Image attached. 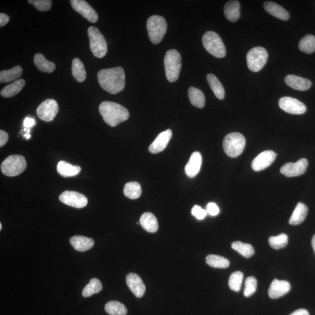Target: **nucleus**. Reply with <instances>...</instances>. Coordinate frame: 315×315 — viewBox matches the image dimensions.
<instances>
[{"label": "nucleus", "mask_w": 315, "mask_h": 315, "mask_svg": "<svg viewBox=\"0 0 315 315\" xmlns=\"http://www.w3.org/2000/svg\"><path fill=\"white\" fill-rule=\"evenodd\" d=\"M8 134L5 131L1 130L0 131V147L4 146L8 142Z\"/></svg>", "instance_id": "45"}, {"label": "nucleus", "mask_w": 315, "mask_h": 315, "mask_svg": "<svg viewBox=\"0 0 315 315\" xmlns=\"http://www.w3.org/2000/svg\"><path fill=\"white\" fill-rule=\"evenodd\" d=\"M189 98L193 106L203 108L205 106V97L203 92L195 87H190L188 91Z\"/></svg>", "instance_id": "31"}, {"label": "nucleus", "mask_w": 315, "mask_h": 315, "mask_svg": "<svg viewBox=\"0 0 315 315\" xmlns=\"http://www.w3.org/2000/svg\"><path fill=\"white\" fill-rule=\"evenodd\" d=\"M308 209L307 206L303 203H298L293 214H292L289 223L291 225H297L303 222L308 214Z\"/></svg>", "instance_id": "25"}, {"label": "nucleus", "mask_w": 315, "mask_h": 315, "mask_svg": "<svg viewBox=\"0 0 315 315\" xmlns=\"http://www.w3.org/2000/svg\"><path fill=\"white\" fill-rule=\"evenodd\" d=\"M22 74V68L19 65L12 68L10 70L0 72V83H6L14 81L20 77Z\"/></svg>", "instance_id": "30"}, {"label": "nucleus", "mask_w": 315, "mask_h": 315, "mask_svg": "<svg viewBox=\"0 0 315 315\" xmlns=\"http://www.w3.org/2000/svg\"><path fill=\"white\" fill-rule=\"evenodd\" d=\"M300 50L307 54L313 53L315 51V37L313 35H307L301 39L298 45Z\"/></svg>", "instance_id": "36"}, {"label": "nucleus", "mask_w": 315, "mask_h": 315, "mask_svg": "<svg viewBox=\"0 0 315 315\" xmlns=\"http://www.w3.org/2000/svg\"><path fill=\"white\" fill-rule=\"evenodd\" d=\"M64 204L77 209H82L88 204V199L84 195L74 191H65L59 196Z\"/></svg>", "instance_id": "11"}, {"label": "nucleus", "mask_w": 315, "mask_h": 315, "mask_svg": "<svg viewBox=\"0 0 315 315\" xmlns=\"http://www.w3.org/2000/svg\"><path fill=\"white\" fill-rule=\"evenodd\" d=\"M126 283L130 291L137 298L142 297L145 293V285L139 275L135 273L128 274L126 277Z\"/></svg>", "instance_id": "17"}, {"label": "nucleus", "mask_w": 315, "mask_h": 315, "mask_svg": "<svg viewBox=\"0 0 315 315\" xmlns=\"http://www.w3.org/2000/svg\"><path fill=\"white\" fill-rule=\"evenodd\" d=\"M90 39V49L94 56L101 58L106 55L107 52V43L101 32L96 27L91 26L88 29Z\"/></svg>", "instance_id": "7"}, {"label": "nucleus", "mask_w": 315, "mask_h": 315, "mask_svg": "<svg viewBox=\"0 0 315 315\" xmlns=\"http://www.w3.org/2000/svg\"><path fill=\"white\" fill-rule=\"evenodd\" d=\"M285 83L293 89L305 91L311 87V81L308 79L297 76L295 75H288L285 78Z\"/></svg>", "instance_id": "20"}, {"label": "nucleus", "mask_w": 315, "mask_h": 315, "mask_svg": "<svg viewBox=\"0 0 315 315\" xmlns=\"http://www.w3.org/2000/svg\"><path fill=\"white\" fill-rule=\"evenodd\" d=\"M58 105L54 100L49 99L44 101L39 105L37 110V115L42 120L51 121L57 115Z\"/></svg>", "instance_id": "10"}, {"label": "nucleus", "mask_w": 315, "mask_h": 315, "mask_svg": "<svg viewBox=\"0 0 315 315\" xmlns=\"http://www.w3.org/2000/svg\"><path fill=\"white\" fill-rule=\"evenodd\" d=\"M98 81L105 91L117 94L125 87V73L120 67L103 69L98 73Z\"/></svg>", "instance_id": "1"}, {"label": "nucleus", "mask_w": 315, "mask_h": 315, "mask_svg": "<svg viewBox=\"0 0 315 315\" xmlns=\"http://www.w3.org/2000/svg\"><path fill=\"white\" fill-rule=\"evenodd\" d=\"M166 78L170 83L178 80L182 67V59L179 52L171 49L166 52L164 57Z\"/></svg>", "instance_id": "3"}, {"label": "nucleus", "mask_w": 315, "mask_h": 315, "mask_svg": "<svg viewBox=\"0 0 315 315\" xmlns=\"http://www.w3.org/2000/svg\"><path fill=\"white\" fill-rule=\"evenodd\" d=\"M232 248L245 258H251L255 254L254 249L251 245L240 241L233 242Z\"/></svg>", "instance_id": "38"}, {"label": "nucleus", "mask_w": 315, "mask_h": 315, "mask_svg": "<svg viewBox=\"0 0 315 315\" xmlns=\"http://www.w3.org/2000/svg\"><path fill=\"white\" fill-rule=\"evenodd\" d=\"M268 52L262 47H255L249 51L247 55L248 67L251 71L257 73L267 63Z\"/></svg>", "instance_id": "9"}, {"label": "nucleus", "mask_w": 315, "mask_h": 315, "mask_svg": "<svg viewBox=\"0 0 315 315\" xmlns=\"http://www.w3.org/2000/svg\"><path fill=\"white\" fill-rule=\"evenodd\" d=\"M99 110L105 122L111 127L117 126L129 117L126 107L113 102H103L100 105Z\"/></svg>", "instance_id": "2"}, {"label": "nucleus", "mask_w": 315, "mask_h": 315, "mask_svg": "<svg viewBox=\"0 0 315 315\" xmlns=\"http://www.w3.org/2000/svg\"><path fill=\"white\" fill-rule=\"evenodd\" d=\"M72 7L84 18L92 23L97 22L98 15L95 9L84 0H71Z\"/></svg>", "instance_id": "13"}, {"label": "nucleus", "mask_w": 315, "mask_h": 315, "mask_svg": "<svg viewBox=\"0 0 315 315\" xmlns=\"http://www.w3.org/2000/svg\"><path fill=\"white\" fill-rule=\"evenodd\" d=\"M207 80L210 88L214 93L215 96L218 99L222 100L225 97V90L220 81L216 77L215 75L212 74H209L207 76Z\"/></svg>", "instance_id": "28"}, {"label": "nucleus", "mask_w": 315, "mask_h": 315, "mask_svg": "<svg viewBox=\"0 0 315 315\" xmlns=\"http://www.w3.org/2000/svg\"><path fill=\"white\" fill-rule=\"evenodd\" d=\"M246 145L245 138L239 133L227 134L223 141V147L226 155L231 158L240 156Z\"/></svg>", "instance_id": "6"}, {"label": "nucleus", "mask_w": 315, "mask_h": 315, "mask_svg": "<svg viewBox=\"0 0 315 315\" xmlns=\"http://www.w3.org/2000/svg\"><path fill=\"white\" fill-rule=\"evenodd\" d=\"M192 214L195 216L197 219L201 220L206 217L208 214V212L206 210L203 209L201 207L195 205L192 209Z\"/></svg>", "instance_id": "43"}, {"label": "nucleus", "mask_w": 315, "mask_h": 315, "mask_svg": "<svg viewBox=\"0 0 315 315\" xmlns=\"http://www.w3.org/2000/svg\"><path fill=\"white\" fill-rule=\"evenodd\" d=\"M244 279V274L241 271H235L232 273L229 278L228 285L231 290L235 292L241 290Z\"/></svg>", "instance_id": "39"}, {"label": "nucleus", "mask_w": 315, "mask_h": 315, "mask_svg": "<svg viewBox=\"0 0 315 315\" xmlns=\"http://www.w3.org/2000/svg\"><path fill=\"white\" fill-rule=\"evenodd\" d=\"M206 211L210 215L215 216L218 214L219 209L215 203H210L207 206Z\"/></svg>", "instance_id": "44"}, {"label": "nucleus", "mask_w": 315, "mask_h": 315, "mask_svg": "<svg viewBox=\"0 0 315 315\" xmlns=\"http://www.w3.org/2000/svg\"><path fill=\"white\" fill-rule=\"evenodd\" d=\"M206 261L207 264L214 268H227L230 264L227 259L215 255H208L206 257Z\"/></svg>", "instance_id": "35"}, {"label": "nucleus", "mask_w": 315, "mask_h": 315, "mask_svg": "<svg viewBox=\"0 0 315 315\" xmlns=\"http://www.w3.org/2000/svg\"><path fill=\"white\" fill-rule=\"evenodd\" d=\"M290 289L291 285L288 281L274 279L269 288L268 295L272 299H277L287 294Z\"/></svg>", "instance_id": "18"}, {"label": "nucleus", "mask_w": 315, "mask_h": 315, "mask_svg": "<svg viewBox=\"0 0 315 315\" xmlns=\"http://www.w3.org/2000/svg\"><path fill=\"white\" fill-rule=\"evenodd\" d=\"M202 163V156L199 152L193 153L188 163H187L185 170L186 175L189 178H194L199 173L201 168Z\"/></svg>", "instance_id": "19"}, {"label": "nucleus", "mask_w": 315, "mask_h": 315, "mask_svg": "<svg viewBox=\"0 0 315 315\" xmlns=\"http://www.w3.org/2000/svg\"><path fill=\"white\" fill-rule=\"evenodd\" d=\"M312 246H313L314 250L315 253V234L313 236V239H312Z\"/></svg>", "instance_id": "49"}, {"label": "nucleus", "mask_w": 315, "mask_h": 315, "mask_svg": "<svg viewBox=\"0 0 315 315\" xmlns=\"http://www.w3.org/2000/svg\"><path fill=\"white\" fill-rule=\"evenodd\" d=\"M103 290V284L98 278H92L83 291V297H89L94 294L99 293Z\"/></svg>", "instance_id": "37"}, {"label": "nucleus", "mask_w": 315, "mask_h": 315, "mask_svg": "<svg viewBox=\"0 0 315 315\" xmlns=\"http://www.w3.org/2000/svg\"><path fill=\"white\" fill-rule=\"evenodd\" d=\"M25 85V81L23 79H19L16 80L14 83L6 85L1 91V95L2 97L9 98L15 96L16 94L20 93L23 88Z\"/></svg>", "instance_id": "27"}, {"label": "nucleus", "mask_w": 315, "mask_h": 315, "mask_svg": "<svg viewBox=\"0 0 315 315\" xmlns=\"http://www.w3.org/2000/svg\"><path fill=\"white\" fill-rule=\"evenodd\" d=\"M268 242L272 248L278 250L286 247L288 242V236L285 234H281L278 236H271L268 239Z\"/></svg>", "instance_id": "40"}, {"label": "nucleus", "mask_w": 315, "mask_h": 315, "mask_svg": "<svg viewBox=\"0 0 315 315\" xmlns=\"http://www.w3.org/2000/svg\"><path fill=\"white\" fill-rule=\"evenodd\" d=\"M264 8L268 14L281 20L287 21L290 18V14L286 9L277 3L271 1L265 2Z\"/></svg>", "instance_id": "21"}, {"label": "nucleus", "mask_w": 315, "mask_h": 315, "mask_svg": "<svg viewBox=\"0 0 315 315\" xmlns=\"http://www.w3.org/2000/svg\"><path fill=\"white\" fill-rule=\"evenodd\" d=\"M25 158L19 155L9 156L2 162L1 165V172L7 176H16L20 175L26 168Z\"/></svg>", "instance_id": "8"}, {"label": "nucleus", "mask_w": 315, "mask_h": 315, "mask_svg": "<svg viewBox=\"0 0 315 315\" xmlns=\"http://www.w3.org/2000/svg\"><path fill=\"white\" fill-rule=\"evenodd\" d=\"M25 137H26V139H30L31 137V135L30 134L27 133V134H25V135L24 136Z\"/></svg>", "instance_id": "50"}, {"label": "nucleus", "mask_w": 315, "mask_h": 315, "mask_svg": "<svg viewBox=\"0 0 315 315\" xmlns=\"http://www.w3.org/2000/svg\"><path fill=\"white\" fill-rule=\"evenodd\" d=\"M105 310L110 315H126V308L123 304L116 301H111L105 305Z\"/></svg>", "instance_id": "34"}, {"label": "nucleus", "mask_w": 315, "mask_h": 315, "mask_svg": "<svg viewBox=\"0 0 315 315\" xmlns=\"http://www.w3.org/2000/svg\"><path fill=\"white\" fill-rule=\"evenodd\" d=\"M34 64L43 73H51L55 69V65L52 62L47 60L41 53L36 54L34 57Z\"/></svg>", "instance_id": "29"}, {"label": "nucleus", "mask_w": 315, "mask_h": 315, "mask_svg": "<svg viewBox=\"0 0 315 315\" xmlns=\"http://www.w3.org/2000/svg\"><path fill=\"white\" fill-rule=\"evenodd\" d=\"M203 47L210 54L217 58H223L226 55V49L222 39L216 33L208 31L203 36Z\"/></svg>", "instance_id": "5"}, {"label": "nucleus", "mask_w": 315, "mask_h": 315, "mask_svg": "<svg viewBox=\"0 0 315 315\" xmlns=\"http://www.w3.org/2000/svg\"><path fill=\"white\" fill-rule=\"evenodd\" d=\"M70 242L72 247L78 252H85L89 250L94 245V241L93 239L85 237L84 236H73L70 238Z\"/></svg>", "instance_id": "22"}, {"label": "nucleus", "mask_w": 315, "mask_h": 315, "mask_svg": "<svg viewBox=\"0 0 315 315\" xmlns=\"http://www.w3.org/2000/svg\"><path fill=\"white\" fill-rule=\"evenodd\" d=\"M172 131L168 129L159 134L155 140L149 147V152L152 154H157L163 152L171 139Z\"/></svg>", "instance_id": "16"}, {"label": "nucleus", "mask_w": 315, "mask_h": 315, "mask_svg": "<svg viewBox=\"0 0 315 315\" xmlns=\"http://www.w3.org/2000/svg\"><path fill=\"white\" fill-rule=\"evenodd\" d=\"M9 21V18L7 15L4 14V13L0 14V26L1 27L8 24Z\"/></svg>", "instance_id": "46"}, {"label": "nucleus", "mask_w": 315, "mask_h": 315, "mask_svg": "<svg viewBox=\"0 0 315 315\" xmlns=\"http://www.w3.org/2000/svg\"><path fill=\"white\" fill-rule=\"evenodd\" d=\"M35 121L34 119H32V118L26 117L24 121V126L25 128L32 127L35 125Z\"/></svg>", "instance_id": "47"}, {"label": "nucleus", "mask_w": 315, "mask_h": 315, "mask_svg": "<svg viewBox=\"0 0 315 315\" xmlns=\"http://www.w3.org/2000/svg\"><path fill=\"white\" fill-rule=\"evenodd\" d=\"M240 7V3L238 1L234 0L226 2L224 9L226 19L232 22L237 21L241 16Z\"/></svg>", "instance_id": "23"}, {"label": "nucleus", "mask_w": 315, "mask_h": 315, "mask_svg": "<svg viewBox=\"0 0 315 315\" xmlns=\"http://www.w3.org/2000/svg\"><path fill=\"white\" fill-rule=\"evenodd\" d=\"M29 4L34 5L39 11H48L52 8V1L51 0H29Z\"/></svg>", "instance_id": "42"}, {"label": "nucleus", "mask_w": 315, "mask_h": 315, "mask_svg": "<svg viewBox=\"0 0 315 315\" xmlns=\"http://www.w3.org/2000/svg\"><path fill=\"white\" fill-rule=\"evenodd\" d=\"M308 165V160L303 158L298 160L295 163L289 162L284 164L281 167L280 172L289 178L296 177L303 175L306 171Z\"/></svg>", "instance_id": "14"}, {"label": "nucleus", "mask_w": 315, "mask_h": 315, "mask_svg": "<svg viewBox=\"0 0 315 315\" xmlns=\"http://www.w3.org/2000/svg\"><path fill=\"white\" fill-rule=\"evenodd\" d=\"M276 156L277 154L271 150L264 151L261 153L253 160V170L259 172L268 168L274 161Z\"/></svg>", "instance_id": "15"}, {"label": "nucleus", "mask_w": 315, "mask_h": 315, "mask_svg": "<svg viewBox=\"0 0 315 315\" xmlns=\"http://www.w3.org/2000/svg\"><path fill=\"white\" fill-rule=\"evenodd\" d=\"M57 172L61 176L64 178L72 177L78 175L80 172V166L71 165V163L61 160L57 164Z\"/></svg>", "instance_id": "26"}, {"label": "nucleus", "mask_w": 315, "mask_h": 315, "mask_svg": "<svg viewBox=\"0 0 315 315\" xmlns=\"http://www.w3.org/2000/svg\"><path fill=\"white\" fill-rule=\"evenodd\" d=\"M278 104L282 110L290 114H302L307 110V107L303 103L292 97L281 98Z\"/></svg>", "instance_id": "12"}, {"label": "nucleus", "mask_w": 315, "mask_h": 315, "mask_svg": "<svg viewBox=\"0 0 315 315\" xmlns=\"http://www.w3.org/2000/svg\"><path fill=\"white\" fill-rule=\"evenodd\" d=\"M124 195L130 199H137L142 195V190L140 184L136 182H131L124 185Z\"/></svg>", "instance_id": "33"}, {"label": "nucleus", "mask_w": 315, "mask_h": 315, "mask_svg": "<svg viewBox=\"0 0 315 315\" xmlns=\"http://www.w3.org/2000/svg\"><path fill=\"white\" fill-rule=\"evenodd\" d=\"M147 28L150 41L157 45L162 41L167 30L165 18L158 15H153L148 19Z\"/></svg>", "instance_id": "4"}, {"label": "nucleus", "mask_w": 315, "mask_h": 315, "mask_svg": "<svg viewBox=\"0 0 315 315\" xmlns=\"http://www.w3.org/2000/svg\"><path fill=\"white\" fill-rule=\"evenodd\" d=\"M2 229V224L1 223H0V230H1Z\"/></svg>", "instance_id": "51"}, {"label": "nucleus", "mask_w": 315, "mask_h": 315, "mask_svg": "<svg viewBox=\"0 0 315 315\" xmlns=\"http://www.w3.org/2000/svg\"><path fill=\"white\" fill-rule=\"evenodd\" d=\"M290 315H310V314L307 310L299 309L294 311Z\"/></svg>", "instance_id": "48"}, {"label": "nucleus", "mask_w": 315, "mask_h": 315, "mask_svg": "<svg viewBox=\"0 0 315 315\" xmlns=\"http://www.w3.org/2000/svg\"><path fill=\"white\" fill-rule=\"evenodd\" d=\"M140 224L146 231L156 232L158 229V223L156 216L151 212H145L141 216Z\"/></svg>", "instance_id": "24"}, {"label": "nucleus", "mask_w": 315, "mask_h": 315, "mask_svg": "<svg viewBox=\"0 0 315 315\" xmlns=\"http://www.w3.org/2000/svg\"><path fill=\"white\" fill-rule=\"evenodd\" d=\"M72 74L79 83H83L87 77L84 65L80 59L75 58L72 62Z\"/></svg>", "instance_id": "32"}, {"label": "nucleus", "mask_w": 315, "mask_h": 315, "mask_svg": "<svg viewBox=\"0 0 315 315\" xmlns=\"http://www.w3.org/2000/svg\"><path fill=\"white\" fill-rule=\"evenodd\" d=\"M258 282L254 277H248L246 279L245 287L244 291V296L251 297L257 290Z\"/></svg>", "instance_id": "41"}]
</instances>
